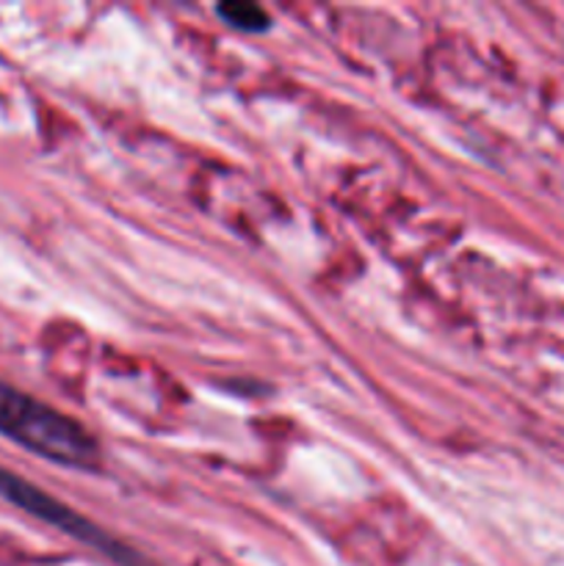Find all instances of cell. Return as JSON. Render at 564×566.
Listing matches in <instances>:
<instances>
[{
	"instance_id": "6da1fadb",
	"label": "cell",
	"mask_w": 564,
	"mask_h": 566,
	"mask_svg": "<svg viewBox=\"0 0 564 566\" xmlns=\"http://www.w3.org/2000/svg\"><path fill=\"white\" fill-rule=\"evenodd\" d=\"M0 434L48 462L72 470H100L97 440L70 415L0 381Z\"/></svg>"
},
{
	"instance_id": "7a4b0ae2",
	"label": "cell",
	"mask_w": 564,
	"mask_h": 566,
	"mask_svg": "<svg viewBox=\"0 0 564 566\" xmlns=\"http://www.w3.org/2000/svg\"><path fill=\"white\" fill-rule=\"evenodd\" d=\"M0 497L9 501L11 506L22 509L25 514H31V517L42 520L44 525H53L61 534L72 536V539H77L81 545H88L97 553H103V556L114 558V562L136 564V556H133L122 542H116L114 536L105 534L100 525H94L92 520L83 517V514L72 512V509L66 506V503H61L59 497L39 490L36 484H31V481H25L22 475L11 473V470L6 468H0Z\"/></svg>"
},
{
	"instance_id": "3957f363",
	"label": "cell",
	"mask_w": 564,
	"mask_h": 566,
	"mask_svg": "<svg viewBox=\"0 0 564 566\" xmlns=\"http://www.w3.org/2000/svg\"><path fill=\"white\" fill-rule=\"evenodd\" d=\"M216 14H219L224 22H230L232 28H238V31H247V33H260V31H269L271 28L269 11L260 9L258 3L232 0V3H221L219 9H216Z\"/></svg>"
}]
</instances>
